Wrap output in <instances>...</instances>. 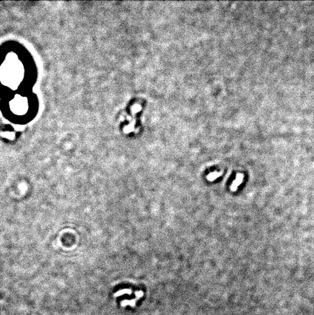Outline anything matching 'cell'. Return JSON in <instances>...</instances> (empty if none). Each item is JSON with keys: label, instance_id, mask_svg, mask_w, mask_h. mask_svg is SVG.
<instances>
[{"label": "cell", "instance_id": "cell-1", "mask_svg": "<svg viewBox=\"0 0 314 315\" xmlns=\"http://www.w3.org/2000/svg\"><path fill=\"white\" fill-rule=\"evenodd\" d=\"M136 293V298H133L131 300H124L121 303V305L122 307H126V306H131V307H136V303H137L138 300L142 298L144 295V292L142 290H138V291L134 292Z\"/></svg>", "mask_w": 314, "mask_h": 315}, {"label": "cell", "instance_id": "cell-2", "mask_svg": "<svg viewBox=\"0 0 314 315\" xmlns=\"http://www.w3.org/2000/svg\"><path fill=\"white\" fill-rule=\"evenodd\" d=\"M243 174H237V176H236V179L233 181L232 184H231V191L233 192H235L237 191V187L238 186L243 182Z\"/></svg>", "mask_w": 314, "mask_h": 315}, {"label": "cell", "instance_id": "cell-3", "mask_svg": "<svg viewBox=\"0 0 314 315\" xmlns=\"http://www.w3.org/2000/svg\"><path fill=\"white\" fill-rule=\"evenodd\" d=\"M132 293V290L131 289L125 288L122 289V290H119V291L116 292V293H114L115 298H117V297L122 296L124 295H131Z\"/></svg>", "mask_w": 314, "mask_h": 315}, {"label": "cell", "instance_id": "cell-4", "mask_svg": "<svg viewBox=\"0 0 314 315\" xmlns=\"http://www.w3.org/2000/svg\"><path fill=\"white\" fill-rule=\"evenodd\" d=\"M221 175L222 172H212V173L209 174V175L207 176V178H208V180L209 181H214V180L217 179V178H218V177H220Z\"/></svg>", "mask_w": 314, "mask_h": 315}]
</instances>
